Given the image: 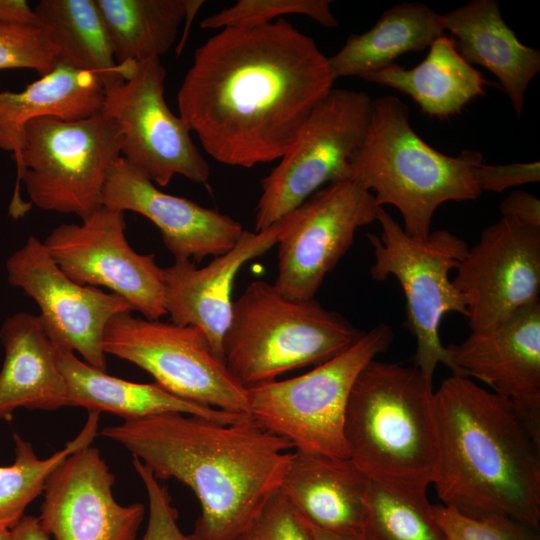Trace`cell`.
<instances>
[{"instance_id":"cell-1","label":"cell","mask_w":540,"mask_h":540,"mask_svg":"<svg viewBox=\"0 0 540 540\" xmlns=\"http://www.w3.org/2000/svg\"><path fill=\"white\" fill-rule=\"evenodd\" d=\"M334 81L315 41L285 19L226 27L196 49L179 116L216 161L250 168L289 150Z\"/></svg>"},{"instance_id":"cell-2","label":"cell","mask_w":540,"mask_h":540,"mask_svg":"<svg viewBox=\"0 0 540 540\" xmlns=\"http://www.w3.org/2000/svg\"><path fill=\"white\" fill-rule=\"evenodd\" d=\"M158 480L176 479L197 497L195 540H236L279 490L293 448L249 415L220 423L163 413L104 427Z\"/></svg>"},{"instance_id":"cell-3","label":"cell","mask_w":540,"mask_h":540,"mask_svg":"<svg viewBox=\"0 0 540 540\" xmlns=\"http://www.w3.org/2000/svg\"><path fill=\"white\" fill-rule=\"evenodd\" d=\"M443 505L471 517L506 514L540 523V436L513 404L468 377L434 391Z\"/></svg>"},{"instance_id":"cell-4","label":"cell","mask_w":540,"mask_h":540,"mask_svg":"<svg viewBox=\"0 0 540 540\" xmlns=\"http://www.w3.org/2000/svg\"><path fill=\"white\" fill-rule=\"evenodd\" d=\"M344 438L349 458L369 480L428 501L439 443L433 384L418 369L371 360L351 389Z\"/></svg>"},{"instance_id":"cell-5","label":"cell","mask_w":540,"mask_h":540,"mask_svg":"<svg viewBox=\"0 0 540 540\" xmlns=\"http://www.w3.org/2000/svg\"><path fill=\"white\" fill-rule=\"evenodd\" d=\"M481 153L443 154L413 129L409 108L397 96L372 99L363 143L352 163L351 179L373 193L379 207L392 205L403 230L424 240L436 209L448 201L474 200L482 193L474 177Z\"/></svg>"},{"instance_id":"cell-6","label":"cell","mask_w":540,"mask_h":540,"mask_svg":"<svg viewBox=\"0 0 540 540\" xmlns=\"http://www.w3.org/2000/svg\"><path fill=\"white\" fill-rule=\"evenodd\" d=\"M363 333L315 299H289L273 284L255 280L233 301L224 361L248 388L317 366L348 349Z\"/></svg>"},{"instance_id":"cell-7","label":"cell","mask_w":540,"mask_h":540,"mask_svg":"<svg viewBox=\"0 0 540 540\" xmlns=\"http://www.w3.org/2000/svg\"><path fill=\"white\" fill-rule=\"evenodd\" d=\"M121 147L119 125L101 111L73 121H29L22 133L10 216L21 218L31 208L20 196L23 182L38 208L85 219L102 206L108 170Z\"/></svg>"},{"instance_id":"cell-8","label":"cell","mask_w":540,"mask_h":540,"mask_svg":"<svg viewBox=\"0 0 540 540\" xmlns=\"http://www.w3.org/2000/svg\"><path fill=\"white\" fill-rule=\"evenodd\" d=\"M393 337L392 328L381 323L305 374L246 388L248 415L294 449L349 458L344 419L351 389L361 370L389 348Z\"/></svg>"},{"instance_id":"cell-9","label":"cell","mask_w":540,"mask_h":540,"mask_svg":"<svg viewBox=\"0 0 540 540\" xmlns=\"http://www.w3.org/2000/svg\"><path fill=\"white\" fill-rule=\"evenodd\" d=\"M376 220L381 233L367 234L373 248L370 275L376 281L396 278L407 305V325L416 340L413 367L433 384L439 363L450 367L439 328L445 314L467 316L464 298L449 278L468 251L466 241L448 230L430 232L424 240L408 235L379 207Z\"/></svg>"},{"instance_id":"cell-10","label":"cell","mask_w":540,"mask_h":540,"mask_svg":"<svg viewBox=\"0 0 540 540\" xmlns=\"http://www.w3.org/2000/svg\"><path fill=\"white\" fill-rule=\"evenodd\" d=\"M371 104L365 91L343 88H332L319 101L279 164L261 180L255 232L281 220L324 186L351 179Z\"/></svg>"},{"instance_id":"cell-11","label":"cell","mask_w":540,"mask_h":540,"mask_svg":"<svg viewBox=\"0 0 540 540\" xmlns=\"http://www.w3.org/2000/svg\"><path fill=\"white\" fill-rule=\"evenodd\" d=\"M131 312L120 313L108 323L105 354L137 365L182 399L248 414L247 389L233 377L200 329L138 318Z\"/></svg>"},{"instance_id":"cell-12","label":"cell","mask_w":540,"mask_h":540,"mask_svg":"<svg viewBox=\"0 0 540 540\" xmlns=\"http://www.w3.org/2000/svg\"><path fill=\"white\" fill-rule=\"evenodd\" d=\"M165 78L160 58L138 62L129 79L105 91L101 112L121 129V156L154 184L167 186L176 175L206 184L209 165L190 127L168 107Z\"/></svg>"},{"instance_id":"cell-13","label":"cell","mask_w":540,"mask_h":540,"mask_svg":"<svg viewBox=\"0 0 540 540\" xmlns=\"http://www.w3.org/2000/svg\"><path fill=\"white\" fill-rule=\"evenodd\" d=\"M124 212L101 206L81 224H61L43 242L58 267L73 281L103 286L124 298L144 318L167 314L163 268L154 254L129 245Z\"/></svg>"},{"instance_id":"cell-14","label":"cell","mask_w":540,"mask_h":540,"mask_svg":"<svg viewBox=\"0 0 540 540\" xmlns=\"http://www.w3.org/2000/svg\"><path fill=\"white\" fill-rule=\"evenodd\" d=\"M378 208L373 193L353 179L316 191L297 208L296 224L277 244L275 288L289 299H314L356 231L376 220Z\"/></svg>"},{"instance_id":"cell-15","label":"cell","mask_w":540,"mask_h":540,"mask_svg":"<svg viewBox=\"0 0 540 540\" xmlns=\"http://www.w3.org/2000/svg\"><path fill=\"white\" fill-rule=\"evenodd\" d=\"M6 268L9 283L38 305V317L52 343L106 371V327L114 316L133 311L131 305L117 294L70 279L35 236L9 257Z\"/></svg>"},{"instance_id":"cell-16","label":"cell","mask_w":540,"mask_h":540,"mask_svg":"<svg viewBox=\"0 0 540 540\" xmlns=\"http://www.w3.org/2000/svg\"><path fill=\"white\" fill-rule=\"evenodd\" d=\"M452 283L464 298L471 331L491 327L539 301L540 229L504 218L468 248Z\"/></svg>"},{"instance_id":"cell-17","label":"cell","mask_w":540,"mask_h":540,"mask_svg":"<svg viewBox=\"0 0 540 540\" xmlns=\"http://www.w3.org/2000/svg\"><path fill=\"white\" fill-rule=\"evenodd\" d=\"M115 476L94 446L70 454L48 476L39 521L55 540H136L142 503L122 505Z\"/></svg>"},{"instance_id":"cell-18","label":"cell","mask_w":540,"mask_h":540,"mask_svg":"<svg viewBox=\"0 0 540 540\" xmlns=\"http://www.w3.org/2000/svg\"><path fill=\"white\" fill-rule=\"evenodd\" d=\"M446 350L452 375L487 384L540 436V301Z\"/></svg>"},{"instance_id":"cell-19","label":"cell","mask_w":540,"mask_h":540,"mask_svg":"<svg viewBox=\"0 0 540 540\" xmlns=\"http://www.w3.org/2000/svg\"><path fill=\"white\" fill-rule=\"evenodd\" d=\"M102 206L146 217L159 229L175 260L200 262L222 255L244 232L242 225L226 214L161 191L122 156L110 165Z\"/></svg>"},{"instance_id":"cell-20","label":"cell","mask_w":540,"mask_h":540,"mask_svg":"<svg viewBox=\"0 0 540 540\" xmlns=\"http://www.w3.org/2000/svg\"><path fill=\"white\" fill-rule=\"evenodd\" d=\"M297 209L270 227L244 230L226 253L205 267L192 260H175L164 272L165 308L171 322L200 329L215 354L224 360L223 340L232 316L234 279L244 264L278 244L294 227Z\"/></svg>"},{"instance_id":"cell-21","label":"cell","mask_w":540,"mask_h":540,"mask_svg":"<svg viewBox=\"0 0 540 540\" xmlns=\"http://www.w3.org/2000/svg\"><path fill=\"white\" fill-rule=\"evenodd\" d=\"M369 482L350 458L294 449L279 489L310 524L365 534Z\"/></svg>"},{"instance_id":"cell-22","label":"cell","mask_w":540,"mask_h":540,"mask_svg":"<svg viewBox=\"0 0 540 540\" xmlns=\"http://www.w3.org/2000/svg\"><path fill=\"white\" fill-rule=\"evenodd\" d=\"M441 20L461 56L498 78L515 114L521 117L526 91L540 71L539 50L518 40L495 0H472L441 14Z\"/></svg>"},{"instance_id":"cell-23","label":"cell","mask_w":540,"mask_h":540,"mask_svg":"<svg viewBox=\"0 0 540 540\" xmlns=\"http://www.w3.org/2000/svg\"><path fill=\"white\" fill-rule=\"evenodd\" d=\"M0 340L5 351L0 371V420L10 422L18 408L56 410L68 406L57 347L38 316L19 312L7 318Z\"/></svg>"},{"instance_id":"cell-24","label":"cell","mask_w":540,"mask_h":540,"mask_svg":"<svg viewBox=\"0 0 540 540\" xmlns=\"http://www.w3.org/2000/svg\"><path fill=\"white\" fill-rule=\"evenodd\" d=\"M57 347V346H56ZM69 407L110 412L125 420H138L163 413H183L220 423H232L248 414L215 409L182 399L158 383H137L113 377L57 347Z\"/></svg>"},{"instance_id":"cell-25","label":"cell","mask_w":540,"mask_h":540,"mask_svg":"<svg viewBox=\"0 0 540 540\" xmlns=\"http://www.w3.org/2000/svg\"><path fill=\"white\" fill-rule=\"evenodd\" d=\"M362 79L408 95L423 114L441 120L460 114L494 84L461 56L453 38L447 35L430 45L426 58L417 66L406 68L393 63Z\"/></svg>"},{"instance_id":"cell-26","label":"cell","mask_w":540,"mask_h":540,"mask_svg":"<svg viewBox=\"0 0 540 540\" xmlns=\"http://www.w3.org/2000/svg\"><path fill=\"white\" fill-rule=\"evenodd\" d=\"M105 88L93 73L57 63L19 92H0V149L18 167L24 126L36 118L73 121L101 111Z\"/></svg>"},{"instance_id":"cell-27","label":"cell","mask_w":540,"mask_h":540,"mask_svg":"<svg viewBox=\"0 0 540 540\" xmlns=\"http://www.w3.org/2000/svg\"><path fill=\"white\" fill-rule=\"evenodd\" d=\"M445 35L441 14L424 3L403 2L382 13L366 32L350 34L344 46L328 58L335 80L364 75L394 63L401 55L429 48Z\"/></svg>"},{"instance_id":"cell-28","label":"cell","mask_w":540,"mask_h":540,"mask_svg":"<svg viewBox=\"0 0 540 540\" xmlns=\"http://www.w3.org/2000/svg\"><path fill=\"white\" fill-rule=\"evenodd\" d=\"M57 49V63L96 75L105 91L129 79L137 63L119 64L95 0H41L33 9Z\"/></svg>"},{"instance_id":"cell-29","label":"cell","mask_w":540,"mask_h":540,"mask_svg":"<svg viewBox=\"0 0 540 540\" xmlns=\"http://www.w3.org/2000/svg\"><path fill=\"white\" fill-rule=\"evenodd\" d=\"M119 64L160 58L177 37L193 0H95Z\"/></svg>"},{"instance_id":"cell-30","label":"cell","mask_w":540,"mask_h":540,"mask_svg":"<svg viewBox=\"0 0 540 540\" xmlns=\"http://www.w3.org/2000/svg\"><path fill=\"white\" fill-rule=\"evenodd\" d=\"M79 434L50 457L40 459L31 442L14 433L15 460L0 466V527L12 529L25 515L26 508L43 493L52 471L70 454L91 445L97 434L100 413L88 411Z\"/></svg>"},{"instance_id":"cell-31","label":"cell","mask_w":540,"mask_h":540,"mask_svg":"<svg viewBox=\"0 0 540 540\" xmlns=\"http://www.w3.org/2000/svg\"><path fill=\"white\" fill-rule=\"evenodd\" d=\"M365 535L370 540H449L435 521L429 501L401 495L371 480Z\"/></svg>"},{"instance_id":"cell-32","label":"cell","mask_w":540,"mask_h":540,"mask_svg":"<svg viewBox=\"0 0 540 540\" xmlns=\"http://www.w3.org/2000/svg\"><path fill=\"white\" fill-rule=\"evenodd\" d=\"M288 14L310 17L326 28L338 27L330 0H238L231 7L204 18L200 26L203 29L256 26Z\"/></svg>"},{"instance_id":"cell-33","label":"cell","mask_w":540,"mask_h":540,"mask_svg":"<svg viewBox=\"0 0 540 540\" xmlns=\"http://www.w3.org/2000/svg\"><path fill=\"white\" fill-rule=\"evenodd\" d=\"M432 515L449 540H539L538 528L506 514L471 517L443 504Z\"/></svg>"},{"instance_id":"cell-34","label":"cell","mask_w":540,"mask_h":540,"mask_svg":"<svg viewBox=\"0 0 540 540\" xmlns=\"http://www.w3.org/2000/svg\"><path fill=\"white\" fill-rule=\"evenodd\" d=\"M57 65V49L50 32L36 25H0V70L31 69L39 76Z\"/></svg>"},{"instance_id":"cell-35","label":"cell","mask_w":540,"mask_h":540,"mask_svg":"<svg viewBox=\"0 0 540 540\" xmlns=\"http://www.w3.org/2000/svg\"><path fill=\"white\" fill-rule=\"evenodd\" d=\"M236 540H315L310 524L280 489Z\"/></svg>"},{"instance_id":"cell-36","label":"cell","mask_w":540,"mask_h":540,"mask_svg":"<svg viewBox=\"0 0 540 540\" xmlns=\"http://www.w3.org/2000/svg\"><path fill=\"white\" fill-rule=\"evenodd\" d=\"M132 465L148 498L149 515L143 540H195L192 534H185L180 529L178 512L167 487L137 458L132 457Z\"/></svg>"},{"instance_id":"cell-37","label":"cell","mask_w":540,"mask_h":540,"mask_svg":"<svg viewBox=\"0 0 540 540\" xmlns=\"http://www.w3.org/2000/svg\"><path fill=\"white\" fill-rule=\"evenodd\" d=\"M474 177L481 192H503L504 190L540 181L539 161L530 163H511L491 165L479 163Z\"/></svg>"},{"instance_id":"cell-38","label":"cell","mask_w":540,"mask_h":540,"mask_svg":"<svg viewBox=\"0 0 540 540\" xmlns=\"http://www.w3.org/2000/svg\"><path fill=\"white\" fill-rule=\"evenodd\" d=\"M501 218L524 228L540 229V201L526 191L511 192L500 204Z\"/></svg>"},{"instance_id":"cell-39","label":"cell","mask_w":540,"mask_h":540,"mask_svg":"<svg viewBox=\"0 0 540 540\" xmlns=\"http://www.w3.org/2000/svg\"><path fill=\"white\" fill-rule=\"evenodd\" d=\"M4 24L40 26L33 8L23 0H0V25Z\"/></svg>"},{"instance_id":"cell-40","label":"cell","mask_w":540,"mask_h":540,"mask_svg":"<svg viewBox=\"0 0 540 540\" xmlns=\"http://www.w3.org/2000/svg\"><path fill=\"white\" fill-rule=\"evenodd\" d=\"M11 535L12 540H50L39 518L31 515H24L11 529Z\"/></svg>"},{"instance_id":"cell-41","label":"cell","mask_w":540,"mask_h":540,"mask_svg":"<svg viewBox=\"0 0 540 540\" xmlns=\"http://www.w3.org/2000/svg\"><path fill=\"white\" fill-rule=\"evenodd\" d=\"M310 526L315 540H370L365 534L340 533L321 529L312 524Z\"/></svg>"},{"instance_id":"cell-42","label":"cell","mask_w":540,"mask_h":540,"mask_svg":"<svg viewBox=\"0 0 540 540\" xmlns=\"http://www.w3.org/2000/svg\"><path fill=\"white\" fill-rule=\"evenodd\" d=\"M0 540H12L11 529L0 527Z\"/></svg>"}]
</instances>
